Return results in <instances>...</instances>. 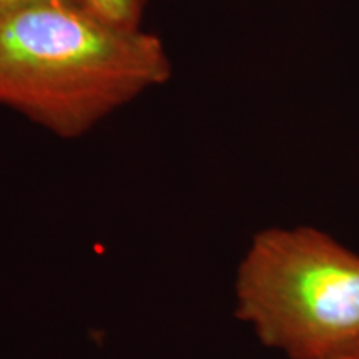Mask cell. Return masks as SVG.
<instances>
[{"label": "cell", "instance_id": "1", "mask_svg": "<svg viewBox=\"0 0 359 359\" xmlns=\"http://www.w3.org/2000/svg\"><path fill=\"white\" fill-rule=\"evenodd\" d=\"M172 62L155 34L116 25L82 4L43 2L0 19V103L75 138L147 90Z\"/></svg>", "mask_w": 359, "mask_h": 359}, {"label": "cell", "instance_id": "2", "mask_svg": "<svg viewBox=\"0 0 359 359\" xmlns=\"http://www.w3.org/2000/svg\"><path fill=\"white\" fill-rule=\"evenodd\" d=\"M236 316L291 359H333L359 339V255L316 228H269L236 275Z\"/></svg>", "mask_w": 359, "mask_h": 359}, {"label": "cell", "instance_id": "3", "mask_svg": "<svg viewBox=\"0 0 359 359\" xmlns=\"http://www.w3.org/2000/svg\"><path fill=\"white\" fill-rule=\"evenodd\" d=\"M83 7L116 25L138 29L147 0H80Z\"/></svg>", "mask_w": 359, "mask_h": 359}, {"label": "cell", "instance_id": "4", "mask_svg": "<svg viewBox=\"0 0 359 359\" xmlns=\"http://www.w3.org/2000/svg\"><path fill=\"white\" fill-rule=\"evenodd\" d=\"M43 2H75L82 4L80 0H0V19L11 15L13 12H19L22 8L37 6ZM83 6V4H82Z\"/></svg>", "mask_w": 359, "mask_h": 359}, {"label": "cell", "instance_id": "5", "mask_svg": "<svg viewBox=\"0 0 359 359\" xmlns=\"http://www.w3.org/2000/svg\"><path fill=\"white\" fill-rule=\"evenodd\" d=\"M333 359H359V339L344 348L343 351H339Z\"/></svg>", "mask_w": 359, "mask_h": 359}]
</instances>
